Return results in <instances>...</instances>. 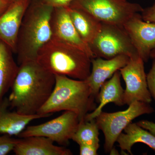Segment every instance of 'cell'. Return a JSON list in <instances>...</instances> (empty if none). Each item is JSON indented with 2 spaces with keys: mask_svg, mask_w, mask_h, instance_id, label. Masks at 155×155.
Masks as SVG:
<instances>
[{
  "mask_svg": "<svg viewBox=\"0 0 155 155\" xmlns=\"http://www.w3.org/2000/svg\"><path fill=\"white\" fill-rule=\"evenodd\" d=\"M17 140L11 136L0 135V155H6L14 150Z\"/></svg>",
  "mask_w": 155,
  "mask_h": 155,
  "instance_id": "44dd1931",
  "label": "cell"
},
{
  "mask_svg": "<svg viewBox=\"0 0 155 155\" xmlns=\"http://www.w3.org/2000/svg\"><path fill=\"white\" fill-rule=\"evenodd\" d=\"M130 58L125 55L116 56L111 59L101 58L91 59V72L86 80L97 100L100 88L103 84L111 78L114 73L126 66Z\"/></svg>",
  "mask_w": 155,
  "mask_h": 155,
  "instance_id": "4fadbf2b",
  "label": "cell"
},
{
  "mask_svg": "<svg viewBox=\"0 0 155 155\" xmlns=\"http://www.w3.org/2000/svg\"><path fill=\"white\" fill-rule=\"evenodd\" d=\"M52 38L78 48L91 59L95 58L89 45L84 41L72 23L67 7L54 8L51 18Z\"/></svg>",
  "mask_w": 155,
  "mask_h": 155,
  "instance_id": "8fae6325",
  "label": "cell"
},
{
  "mask_svg": "<svg viewBox=\"0 0 155 155\" xmlns=\"http://www.w3.org/2000/svg\"><path fill=\"white\" fill-rule=\"evenodd\" d=\"M124 130L125 133H121L116 140L123 151H127L132 155L131 147L137 143H144L155 150V136L137 123H130Z\"/></svg>",
  "mask_w": 155,
  "mask_h": 155,
  "instance_id": "d6986e66",
  "label": "cell"
},
{
  "mask_svg": "<svg viewBox=\"0 0 155 155\" xmlns=\"http://www.w3.org/2000/svg\"><path fill=\"white\" fill-rule=\"evenodd\" d=\"M79 154L81 155H97L100 147L88 144H79Z\"/></svg>",
  "mask_w": 155,
  "mask_h": 155,
  "instance_id": "cb8c5ba5",
  "label": "cell"
},
{
  "mask_svg": "<svg viewBox=\"0 0 155 155\" xmlns=\"http://www.w3.org/2000/svg\"><path fill=\"white\" fill-rule=\"evenodd\" d=\"M67 9L78 33L84 41L89 45L100 33L102 22L80 9L69 6Z\"/></svg>",
  "mask_w": 155,
  "mask_h": 155,
  "instance_id": "e0dca14e",
  "label": "cell"
},
{
  "mask_svg": "<svg viewBox=\"0 0 155 155\" xmlns=\"http://www.w3.org/2000/svg\"><path fill=\"white\" fill-rule=\"evenodd\" d=\"M147 81L148 88L155 101V58L151 69L147 75Z\"/></svg>",
  "mask_w": 155,
  "mask_h": 155,
  "instance_id": "7402d4cb",
  "label": "cell"
},
{
  "mask_svg": "<svg viewBox=\"0 0 155 155\" xmlns=\"http://www.w3.org/2000/svg\"><path fill=\"white\" fill-rule=\"evenodd\" d=\"M54 8L41 0H31L18 33L17 63L36 60L39 51L52 38L51 18Z\"/></svg>",
  "mask_w": 155,
  "mask_h": 155,
  "instance_id": "7a4b0ae2",
  "label": "cell"
},
{
  "mask_svg": "<svg viewBox=\"0 0 155 155\" xmlns=\"http://www.w3.org/2000/svg\"><path fill=\"white\" fill-rule=\"evenodd\" d=\"M149 104L135 101L129 105L127 110L114 113L102 112L95 119L99 128L105 136L104 149L110 152L122 130L137 117L154 112Z\"/></svg>",
  "mask_w": 155,
  "mask_h": 155,
  "instance_id": "52a82bcc",
  "label": "cell"
},
{
  "mask_svg": "<svg viewBox=\"0 0 155 155\" xmlns=\"http://www.w3.org/2000/svg\"><path fill=\"white\" fill-rule=\"evenodd\" d=\"M11 3L6 0H0V15L6 11Z\"/></svg>",
  "mask_w": 155,
  "mask_h": 155,
  "instance_id": "4316f807",
  "label": "cell"
},
{
  "mask_svg": "<svg viewBox=\"0 0 155 155\" xmlns=\"http://www.w3.org/2000/svg\"><path fill=\"white\" fill-rule=\"evenodd\" d=\"M31 0H18L11 3L0 15V40L16 54L18 33Z\"/></svg>",
  "mask_w": 155,
  "mask_h": 155,
  "instance_id": "7c38bea8",
  "label": "cell"
},
{
  "mask_svg": "<svg viewBox=\"0 0 155 155\" xmlns=\"http://www.w3.org/2000/svg\"><path fill=\"white\" fill-rule=\"evenodd\" d=\"M50 139L31 136L17 139L13 151L16 155H70L72 153L64 147L55 145Z\"/></svg>",
  "mask_w": 155,
  "mask_h": 155,
  "instance_id": "5bb4252c",
  "label": "cell"
},
{
  "mask_svg": "<svg viewBox=\"0 0 155 155\" xmlns=\"http://www.w3.org/2000/svg\"><path fill=\"white\" fill-rule=\"evenodd\" d=\"M8 98L5 97L0 103V134L18 136L31 121L49 117L52 114L25 115L11 111Z\"/></svg>",
  "mask_w": 155,
  "mask_h": 155,
  "instance_id": "9a60e30c",
  "label": "cell"
},
{
  "mask_svg": "<svg viewBox=\"0 0 155 155\" xmlns=\"http://www.w3.org/2000/svg\"><path fill=\"white\" fill-rule=\"evenodd\" d=\"M141 15L144 21L155 23V1L152 5L143 9Z\"/></svg>",
  "mask_w": 155,
  "mask_h": 155,
  "instance_id": "603a6c76",
  "label": "cell"
},
{
  "mask_svg": "<svg viewBox=\"0 0 155 155\" xmlns=\"http://www.w3.org/2000/svg\"><path fill=\"white\" fill-rule=\"evenodd\" d=\"M99 128L95 119L80 122L72 140L78 145L88 144L100 147Z\"/></svg>",
  "mask_w": 155,
  "mask_h": 155,
  "instance_id": "ffe728a7",
  "label": "cell"
},
{
  "mask_svg": "<svg viewBox=\"0 0 155 155\" xmlns=\"http://www.w3.org/2000/svg\"><path fill=\"white\" fill-rule=\"evenodd\" d=\"M123 26L139 56L144 62H147L155 48V23L144 21L141 14L137 13Z\"/></svg>",
  "mask_w": 155,
  "mask_h": 155,
  "instance_id": "30bf717a",
  "label": "cell"
},
{
  "mask_svg": "<svg viewBox=\"0 0 155 155\" xmlns=\"http://www.w3.org/2000/svg\"><path fill=\"white\" fill-rule=\"evenodd\" d=\"M6 1H8L11 2H16V1H18V0H6Z\"/></svg>",
  "mask_w": 155,
  "mask_h": 155,
  "instance_id": "f1b7e54d",
  "label": "cell"
},
{
  "mask_svg": "<svg viewBox=\"0 0 155 155\" xmlns=\"http://www.w3.org/2000/svg\"><path fill=\"white\" fill-rule=\"evenodd\" d=\"M8 97L10 108L25 115L37 114L51 94L55 76L36 60L22 62Z\"/></svg>",
  "mask_w": 155,
  "mask_h": 155,
  "instance_id": "6da1fadb",
  "label": "cell"
},
{
  "mask_svg": "<svg viewBox=\"0 0 155 155\" xmlns=\"http://www.w3.org/2000/svg\"><path fill=\"white\" fill-rule=\"evenodd\" d=\"M124 1H127V0H124Z\"/></svg>",
  "mask_w": 155,
  "mask_h": 155,
  "instance_id": "f546056e",
  "label": "cell"
},
{
  "mask_svg": "<svg viewBox=\"0 0 155 155\" xmlns=\"http://www.w3.org/2000/svg\"><path fill=\"white\" fill-rule=\"evenodd\" d=\"M69 7L85 11L103 23L121 26L143 9L139 4L124 0H74Z\"/></svg>",
  "mask_w": 155,
  "mask_h": 155,
  "instance_id": "5b68a950",
  "label": "cell"
},
{
  "mask_svg": "<svg viewBox=\"0 0 155 155\" xmlns=\"http://www.w3.org/2000/svg\"><path fill=\"white\" fill-rule=\"evenodd\" d=\"M55 84L51 94L38 114L47 115L61 111L74 112L80 122L88 112L97 107L96 98L85 80L73 79L65 75H55Z\"/></svg>",
  "mask_w": 155,
  "mask_h": 155,
  "instance_id": "277c9868",
  "label": "cell"
},
{
  "mask_svg": "<svg viewBox=\"0 0 155 155\" xmlns=\"http://www.w3.org/2000/svg\"><path fill=\"white\" fill-rule=\"evenodd\" d=\"M80 123L77 114L66 111L59 117L38 125L27 126L18 136L19 138L41 136L60 145L68 144L72 139Z\"/></svg>",
  "mask_w": 155,
  "mask_h": 155,
  "instance_id": "ba28073f",
  "label": "cell"
},
{
  "mask_svg": "<svg viewBox=\"0 0 155 155\" xmlns=\"http://www.w3.org/2000/svg\"><path fill=\"white\" fill-rule=\"evenodd\" d=\"M144 63L139 56L130 58L127 65L119 70L126 84L123 97L124 105L129 106L135 101L148 104L151 102L152 97L148 88Z\"/></svg>",
  "mask_w": 155,
  "mask_h": 155,
  "instance_id": "9c48e42d",
  "label": "cell"
},
{
  "mask_svg": "<svg viewBox=\"0 0 155 155\" xmlns=\"http://www.w3.org/2000/svg\"><path fill=\"white\" fill-rule=\"evenodd\" d=\"M121 75L120 71L118 70L110 80L103 84L96 100L99 105L92 112L87 114L84 118L85 121L95 119L102 112L104 107L108 103H113L118 106L124 105V90L121 85Z\"/></svg>",
  "mask_w": 155,
  "mask_h": 155,
  "instance_id": "2e32d148",
  "label": "cell"
},
{
  "mask_svg": "<svg viewBox=\"0 0 155 155\" xmlns=\"http://www.w3.org/2000/svg\"><path fill=\"white\" fill-rule=\"evenodd\" d=\"M89 46L95 58L110 59L121 55L130 58L139 56L123 26L115 24L102 22L100 33Z\"/></svg>",
  "mask_w": 155,
  "mask_h": 155,
  "instance_id": "8992f818",
  "label": "cell"
},
{
  "mask_svg": "<svg viewBox=\"0 0 155 155\" xmlns=\"http://www.w3.org/2000/svg\"><path fill=\"white\" fill-rule=\"evenodd\" d=\"M44 4L54 8L68 7L74 0H41Z\"/></svg>",
  "mask_w": 155,
  "mask_h": 155,
  "instance_id": "d4e9b609",
  "label": "cell"
},
{
  "mask_svg": "<svg viewBox=\"0 0 155 155\" xmlns=\"http://www.w3.org/2000/svg\"><path fill=\"white\" fill-rule=\"evenodd\" d=\"M150 58H155V48L153 49L151 52L150 54Z\"/></svg>",
  "mask_w": 155,
  "mask_h": 155,
  "instance_id": "83f0119b",
  "label": "cell"
},
{
  "mask_svg": "<svg viewBox=\"0 0 155 155\" xmlns=\"http://www.w3.org/2000/svg\"><path fill=\"white\" fill-rule=\"evenodd\" d=\"M138 125L146 130H149L155 136V123L148 120H141L137 123Z\"/></svg>",
  "mask_w": 155,
  "mask_h": 155,
  "instance_id": "484cf974",
  "label": "cell"
},
{
  "mask_svg": "<svg viewBox=\"0 0 155 155\" xmlns=\"http://www.w3.org/2000/svg\"><path fill=\"white\" fill-rule=\"evenodd\" d=\"M13 51L0 40V103L11 88L19 70Z\"/></svg>",
  "mask_w": 155,
  "mask_h": 155,
  "instance_id": "ac0fdd59",
  "label": "cell"
},
{
  "mask_svg": "<svg viewBox=\"0 0 155 155\" xmlns=\"http://www.w3.org/2000/svg\"><path fill=\"white\" fill-rule=\"evenodd\" d=\"M91 59L82 50L52 38L39 51L36 61L54 75L86 80L91 72Z\"/></svg>",
  "mask_w": 155,
  "mask_h": 155,
  "instance_id": "3957f363",
  "label": "cell"
}]
</instances>
